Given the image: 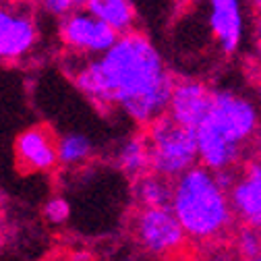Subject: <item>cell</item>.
I'll return each mask as SVG.
<instances>
[{
    "label": "cell",
    "instance_id": "obj_14",
    "mask_svg": "<svg viewBox=\"0 0 261 261\" xmlns=\"http://www.w3.org/2000/svg\"><path fill=\"white\" fill-rule=\"evenodd\" d=\"M118 164L130 178L151 172V147L147 135L130 137L118 151Z\"/></svg>",
    "mask_w": 261,
    "mask_h": 261
},
{
    "label": "cell",
    "instance_id": "obj_20",
    "mask_svg": "<svg viewBox=\"0 0 261 261\" xmlns=\"http://www.w3.org/2000/svg\"><path fill=\"white\" fill-rule=\"evenodd\" d=\"M251 3H253L255 13H257V15H261V0H251Z\"/></svg>",
    "mask_w": 261,
    "mask_h": 261
},
{
    "label": "cell",
    "instance_id": "obj_15",
    "mask_svg": "<svg viewBox=\"0 0 261 261\" xmlns=\"http://www.w3.org/2000/svg\"><path fill=\"white\" fill-rule=\"evenodd\" d=\"M91 155V143L83 135H67L58 141V160L62 164H79Z\"/></svg>",
    "mask_w": 261,
    "mask_h": 261
},
{
    "label": "cell",
    "instance_id": "obj_19",
    "mask_svg": "<svg viewBox=\"0 0 261 261\" xmlns=\"http://www.w3.org/2000/svg\"><path fill=\"white\" fill-rule=\"evenodd\" d=\"M257 40H259V48H261V15H257Z\"/></svg>",
    "mask_w": 261,
    "mask_h": 261
},
{
    "label": "cell",
    "instance_id": "obj_10",
    "mask_svg": "<svg viewBox=\"0 0 261 261\" xmlns=\"http://www.w3.org/2000/svg\"><path fill=\"white\" fill-rule=\"evenodd\" d=\"M212 97L214 91H210L199 81H176L170 97L168 114L180 124L197 128V124L203 120L212 106Z\"/></svg>",
    "mask_w": 261,
    "mask_h": 261
},
{
    "label": "cell",
    "instance_id": "obj_17",
    "mask_svg": "<svg viewBox=\"0 0 261 261\" xmlns=\"http://www.w3.org/2000/svg\"><path fill=\"white\" fill-rule=\"evenodd\" d=\"M44 214H46L48 222H52V224H62V222H67V220H69V216H71V207H69V203L64 201V199L54 197V199H50V201L46 203Z\"/></svg>",
    "mask_w": 261,
    "mask_h": 261
},
{
    "label": "cell",
    "instance_id": "obj_21",
    "mask_svg": "<svg viewBox=\"0 0 261 261\" xmlns=\"http://www.w3.org/2000/svg\"><path fill=\"white\" fill-rule=\"evenodd\" d=\"M255 81H257V85H259V91H261V67L257 69V75H255Z\"/></svg>",
    "mask_w": 261,
    "mask_h": 261
},
{
    "label": "cell",
    "instance_id": "obj_3",
    "mask_svg": "<svg viewBox=\"0 0 261 261\" xmlns=\"http://www.w3.org/2000/svg\"><path fill=\"white\" fill-rule=\"evenodd\" d=\"M197 143L201 164L212 170L232 168L247 141L257 130L253 106L234 93L218 91L203 120L197 124Z\"/></svg>",
    "mask_w": 261,
    "mask_h": 261
},
{
    "label": "cell",
    "instance_id": "obj_11",
    "mask_svg": "<svg viewBox=\"0 0 261 261\" xmlns=\"http://www.w3.org/2000/svg\"><path fill=\"white\" fill-rule=\"evenodd\" d=\"M212 27L226 52H234L241 38V17L234 0H212Z\"/></svg>",
    "mask_w": 261,
    "mask_h": 261
},
{
    "label": "cell",
    "instance_id": "obj_22",
    "mask_svg": "<svg viewBox=\"0 0 261 261\" xmlns=\"http://www.w3.org/2000/svg\"><path fill=\"white\" fill-rule=\"evenodd\" d=\"M243 261H261V255L259 257H251V259H243Z\"/></svg>",
    "mask_w": 261,
    "mask_h": 261
},
{
    "label": "cell",
    "instance_id": "obj_13",
    "mask_svg": "<svg viewBox=\"0 0 261 261\" xmlns=\"http://www.w3.org/2000/svg\"><path fill=\"white\" fill-rule=\"evenodd\" d=\"M91 15L108 23L118 34H128L135 25V9L130 0H87L83 5Z\"/></svg>",
    "mask_w": 261,
    "mask_h": 261
},
{
    "label": "cell",
    "instance_id": "obj_2",
    "mask_svg": "<svg viewBox=\"0 0 261 261\" xmlns=\"http://www.w3.org/2000/svg\"><path fill=\"white\" fill-rule=\"evenodd\" d=\"M172 210L191 239L210 241L232 224L234 210L228 189L207 166H193L174 180Z\"/></svg>",
    "mask_w": 261,
    "mask_h": 261
},
{
    "label": "cell",
    "instance_id": "obj_7",
    "mask_svg": "<svg viewBox=\"0 0 261 261\" xmlns=\"http://www.w3.org/2000/svg\"><path fill=\"white\" fill-rule=\"evenodd\" d=\"M36 21L21 0H11V5L0 3V60H17L25 56L36 46Z\"/></svg>",
    "mask_w": 261,
    "mask_h": 261
},
{
    "label": "cell",
    "instance_id": "obj_5",
    "mask_svg": "<svg viewBox=\"0 0 261 261\" xmlns=\"http://www.w3.org/2000/svg\"><path fill=\"white\" fill-rule=\"evenodd\" d=\"M60 38L64 46H69L71 50L83 54H104L116 44L120 34L83 7L73 9L62 17Z\"/></svg>",
    "mask_w": 261,
    "mask_h": 261
},
{
    "label": "cell",
    "instance_id": "obj_9",
    "mask_svg": "<svg viewBox=\"0 0 261 261\" xmlns=\"http://www.w3.org/2000/svg\"><path fill=\"white\" fill-rule=\"evenodd\" d=\"M228 195L234 216L247 226L261 228V162L247 164L245 172L232 182Z\"/></svg>",
    "mask_w": 261,
    "mask_h": 261
},
{
    "label": "cell",
    "instance_id": "obj_16",
    "mask_svg": "<svg viewBox=\"0 0 261 261\" xmlns=\"http://www.w3.org/2000/svg\"><path fill=\"white\" fill-rule=\"evenodd\" d=\"M237 249L243 255V259L259 257L261 255V228L245 224L243 230L237 234Z\"/></svg>",
    "mask_w": 261,
    "mask_h": 261
},
{
    "label": "cell",
    "instance_id": "obj_12",
    "mask_svg": "<svg viewBox=\"0 0 261 261\" xmlns=\"http://www.w3.org/2000/svg\"><path fill=\"white\" fill-rule=\"evenodd\" d=\"M174 180L158 172H147L135 178V197L141 207H166L172 205Z\"/></svg>",
    "mask_w": 261,
    "mask_h": 261
},
{
    "label": "cell",
    "instance_id": "obj_1",
    "mask_svg": "<svg viewBox=\"0 0 261 261\" xmlns=\"http://www.w3.org/2000/svg\"><path fill=\"white\" fill-rule=\"evenodd\" d=\"M75 81L97 106H120L141 124L168 112L176 83L151 42L137 31L122 34L110 50L89 60Z\"/></svg>",
    "mask_w": 261,
    "mask_h": 261
},
{
    "label": "cell",
    "instance_id": "obj_4",
    "mask_svg": "<svg viewBox=\"0 0 261 261\" xmlns=\"http://www.w3.org/2000/svg\"><path fill=\"white\" fill-rule=\"evenodd\" d=\"M149 147H151V170L176 180L191 170L199 160L197 130L180 124L168 112L149 124Z\"/></svg>",
    "mask_w": 261,
    "mask_h": 261
},
{
    "label": "cell",
    "instance_id": "obj_18",
    "mask_svg": "<svg viewBox=\"0 0 261 261\" xmlns=\"http://www.w3.org/2000/svg\"><path fill=\"white\" fill-rule=\"evenodd\" d=\"M42 5H44V9L48 13L64 17V15L71 13L77 7V0H42Z\"/></svg>",
    "mask_w": 261,
    "mask_h": 261
},
{
    "label": "cell",
    "instance_id": "obj_6",
    "mask_svg": "<svg viewBox=\"0 0 261 261\" xmlns=\"http://www.w3.org/2000/svg\"><path fill=\"white\" fill-rule=\"evenodd\" d=\"M187 232L176 218L172 205L166 207H141L137 218V239L155 255H172L182 249Z\"/></svg>",
    "mask_w": 261,
    "mask_h": 261
},
{
    "label": "cell",
    "instance_id": "obj_8",
    "mask_svg": "<svg viewBox=\"0 0 261 261\" xmlns=\"http://www.w3.org/2000/svg\"><path fill=\"white\" fill-rule=\"evenodd\" d=\"M15 153L19 166L25 170H50L58 160V141H54L50 128L29 126L15 139Z\"/></svg>",
    "mask_w": 261,
    "mask_h": 261
},
{
    "label": "cell",
    "instance_id": "obj_23",
    "mask_svg": "<svg viewBox=\"0 0 261 261\" xmlns=\"http://www.w3.org/2000/svg\"><path fill=\"white\" fill-rule=\"evenodd\" d=\"M85 3H87V0H77V7H83Z\"/></svg>",
    "mask_w": 261,
    "mask_h": 261
}]
</instances>
